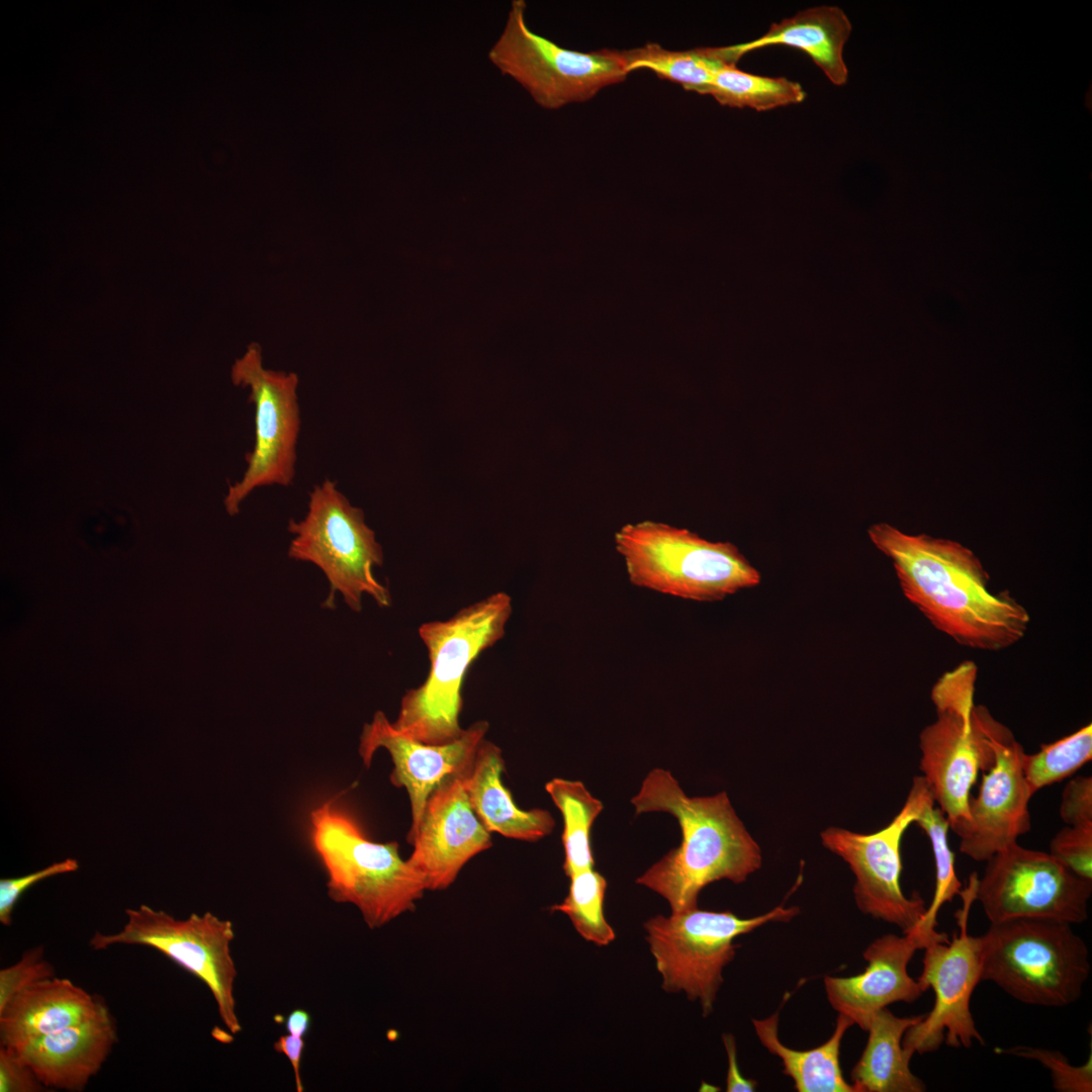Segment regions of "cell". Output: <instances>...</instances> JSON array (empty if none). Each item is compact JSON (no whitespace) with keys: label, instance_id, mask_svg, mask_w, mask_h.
Returning <instances> with one entry per match:
<instances>
[{"label":"cell","instance_id":"obj_1","mask_svg":"<svg viewBox=\"0 0 1092 1092\" xmlns=\"http://www.w3.org/2000/svg\"><path fill=\"white\" fill-rule=\"evenodd\" d=\"M868 535L892 561L905 598L958 644L999 651L1025 636L1027 610L1008 590L989 588L988 572L963 544L906 534L887 523L871 526Z\"/></svg>","mask_w":1092,"mask_h":1092},{"label":"cell","instance_id":"obj_2","mask_svg":"<svg viewBox=\"0 0 1092 1092\" xmlns=\"http://www.w3.org/2000/svg\"><path fill=\"white\" fill-rule=\"evenodd\" d=\"M631 803L636 814L667 812L680 826V844L636 880L665 898L672 913L698 907L699 895L709 884H740L761 867L760 848L725 792L689 797L668 770L654 768Z\"/></svg>","mask_w":1092,"mask_h":1092},{"label":"cell","instance_id":"obj_3","mask_svg":"<svg viewBox=\"0 0 1092 1092\" xmlns=\"http://www.w3.org/2000/svg\"><path fill=\"white\" fill-rule=\"evenodd\" d=\"M512 611L511 597L497 592L462 608L448 620L420 626L430 670L422 685L401 698L398 716L392 722L395 729L432 745L461 736L465 674L481 652L504 637Z\"/></svg>","mask_w":1092,"mask_h":1092},{"label":"cell","instance_id":"obj_4","mask_svg":"<svg viewBox=\"0 0 1092 1092\" xmlns=\"http://www.w3.org/2000/svg\"><path fill=\"white\" fill-rule=\"evenodd\" d=\"M309 838L327 873L329 897L354 905L371 929L414 911L428 891L423 877L400 857L396 841L371 840L334 800L310 811Z\"/></svg>","mask_w":1092,"mask_h":1092},{"label":"cell","instance_id":"obj_5","mask_svg":"<svg viewBox=\"0 0 1092 1092\" xmlns=\"http://www.w3.org/2000/svg\"><path fill=\"white\" fill-rule=\"evenodd\" d=\"M630 582L696 602H716L759 584V571L728 541H710L656 521L623 525L614 535Z\"/></svg>","mask_w":1092,"mask_h":1092},{"label":"cell","instance_id":"obj_6","mask_svg":"<svg viewBox=\"0 0 1092 1092\" xmlns=\"http://www.w3.org/2000/svg\"><path fill=\"white\" fill-rule=\"evenodd\" d=\"M1071 923L1014 918L990 923L981 938L982 981L1028 1005L1065 1007L1090 976L1089 949Z\"/></svg>","mask_w":1092,"mask_h":1092},{"label":"cell","instance_id":"obj_7","mask_svg":"<svg viewBox=\"0 0 1092 1092\" xmlns=\"http://www.w3.org/2000/svg\"><path fill=\"white\" fill-rule=\"evenodd\" d=\"M978 667L966 660L943 673L931 690L936 720L919 735L923 772L934 803L959 835L970 821L971 789L994 762L991 742L975 712Z\"/></svg>","mask_w":1092,"mask_h":1092},{"label":"cell","instance_id":"obj_8","mask_svg":"<svg viewBox=\"0 0 1092 1092\" xmlns=\"http://www.w3.org/2000/svg\"><path fill=\"white\" fill-rule=\"evenodd\" d=\"M287 530L294 535L288 557L314 564L330 584L325 608L334 607L337 593L354 612L362 610L364 595L381 608L390 606L388 588L373 572L383 562L381 545L366 525L363 511L350 504L335 481L326 478L313 486L305 517L291 519Z\"/></svg>","mask_w":1092,"mask_h":1092},{"label":"cell","instance_id":"obj_9","mask_svg":"<svg viewBox=\"0 0 1092 1092\" xmlns=\"http://www.w3.org/2000/svg\"><path fill=\"white\" fill-rule=\"evenodd\" d=\"M800 913L784 903L770 911L741 918L731 911H709L698 907L657 915L644 923L646 940L668 993L685 992L699 1001L703 1016L712 1013L723 983V970L733 961L738 944L734 939L768 922H788Z\"/></svg>","mask_w":1092,"mask_h":1092},{"label":"cell","instance_id":"obj_10","mask_svg":"<svg viewBox=\"0 0 1092 1092\" xmlns=\"http://www.w3.org/2000/svg\"><path fill=\"white\" fill-rule=\"evenodd\" d=\"M526 2L514 0L503 33L488 52L503 75L518 82L545 109L585 102L602 89L623 82V52H578L564 49L532 31L525 19Z\"/></svg>","mask_w":1092,"mask_h":1092},{"label":"cell","instance_id":"obj_11","mask_svg":"<svg viewBox=\"0 0 1092 1092\" xmlns=\"http://www.w3.org/2000/svg\"><path fill=\"white\" fill-rule=\"evenodd\" d=\"M125 915L127 921L118 932L96 931L89 940L91 948L102 950L115 944H131L160 951L207 986L224 1026L233 1034L240 1032L242 1026L234 996L237 969L231 952L235 937L233 923L211 912L177 919L147 905L128 908Z\"/></svg>","mask_w":1092,"mask_h":1092},{"label":"cell","instance_id":"obj_12","mask_svg":"<svg viewBox=\"0 0 1092 1092\" xmlns=\"http://www.w3.org/2000/svg\"><path fill=\"white\" fill-rule=\"evenodd\" d=\"M236 386L250 389L248 401L255 405V443L246 454L242 478L229 486L223 505L230 516L240 512L251 492L268 485L288 486L295 476L300 410L295 372L276 371L263 365L261 346L253 342L231 369Z\"/></svg>","mask_w":1092,"mask_h":1092},{"label":"cell","instance_id":"obj_13","mask_svg":"<svg viewBox=\"0 0 1092 1092\" xmlns=\"http://www.w3.org/2000/svg\"><path fill=\"white\" fill-rule=\"evenodd\" d=\"M977 882V874H973L968 887L960 893L963 908L956 915L959 931L951 940L932 942L923 948V968L917 982L924 992L933 990L934 1005L903 1036V1048L911 1057L934 1052L943 1041L951 1048L970 1049L974 1040L984 1044L970 1009L972 994L982 981L981 938L968 932Z\"/></svg>","mask_w":1092,"mask_h":1092},{"label":"cell","instance_id":"obj_14","mask_svg":"<svg viewBox=\"0 0 1092 1092\" xmlns=\"http://www.w3.org/2000/svg\"><path fill=\"white\" fill-rule=\"evenodd\" d=\"M932 802L924 778L915 777L902 809L881 830L862 834L828 827L821 832L823 845L843 858L855 876L853 895L859 911L896 925L903 933L915 929L926 906L919 894L907 897L902 891L901 841L909 825Z\"/></svg>","mask_w":1092,"mask_h":1092},{"label":"cell","instance_id":"obj_15","mask_svg":"<svg viewBox=\"0 0 1092 1092\" xmlns=\"http://www.w3.org/2000/svg\"><path fill=\"white\" fill-rule=\"evenodd\" d=\"M986 861L975 899L990 923L1042 918L1078 924L1088 919L1092 881L1079 877L1050 852L1014 842Z\"/></svg>","mask_w":1092,"mask_h":1092},{"label":"cell","instance_id":"obj_16","mask_svg":"<svg viewBox=\"0 0 1092 1092\" xmlns=\"http://www.w3.org/2000/svg\"><path fill=\"white\" fill-rule=\"evenodd\" d=\"M975 712L991 742L994 762L984 772L977 797H970V821L958 835L961 852L986 861L1030 830L1032 793L1022 770L1023 746L983 705Z\"/></svg>","mask_w":1092,"mask_h":1092},{"label":"cell","instance_id":"obj_17","mask_svg":"<svg viewBox=\"0 0 1092 1092\" xmlns=\"http://www.w3.org/2000/svg\"><path fill=\"white\" fill-rule=\"evenodd\" d=\"M487 721L480 720L464 729L456 740L440 745L427 744L394 728L382 711L364 724L358 752L370 766L375 752L388 751L393 768L390 782L407 792L412 822L406 835L411 844L420 825L431 793L449 776H461L471 765L488 731Z\"/></svg>","mask_w":1092,"mask_h":1092},{"label":"cell","instance_id":"obj_18","mask_svg":"<svg viewBox=\"0 0 1092 1092\" xmlns=\"http://www.w3.org/2000/svg\"><path fill=\"white\" fill-rule=\"evenodd\" d=\"M406 859L428 891H443L462 868L492 845L490 832L469 803L458 776L447 777L430 795Z\"/></svg>","mask_w":1092,"mask_h":1092},{"label":"cell","instance_id":"obj_19","mask_svg":"<svg viewBox=\"0 0 1092 1092\" xmlns=\"http://www.w3.org/2000/svg\"><path fill=\"white\" fill-rule=\"evenodd\" d=\"M926 942L914 932L884 934L872 941L862 957V973L850 977H824L831 1007L849 1017L862 1030L870 1017L892 1003L916 1001L924 992L908 973V964Z\"/></svg>","mask_w":1092,"mask_h":1092},{"label":"cell","instance_id":"obj_20","mask_svg":"<svg viewBox=\"0 0 1092 1092\" xmlns=\"http://www.w3.org/2000/svg\"><path fill=\"white\" fill-rule=\"evenodd\" d=\"M117 1042L110 1011L11 1048L49 1089L80 1092Z\"/></svg>","mask_w":1092,"mask_h":1092},{"label":"cell","instance_id":"obj_21","mask_svg":"<svg viewBox=\"0 0 1092 1092\" xmlns=\"http://www.w3.org/2000/svg\"><path fill=\"white\" fill-rule=\"evenodd\" d=\"M108 1009L99 996L56 976L26 987L0 1010V1045L15 1048L80 1024Z\"/></svg>","mask_w":1092,"mask_h":1092},{"label":"cell","instance_id":"obj_22","mask_svg":"<svg viewBox=\"0 0 1092 1092\" xmlns=\"http://www.w3.org/2000/svg\"><path fill=\"white\" fill-rule=\"evenodd\" d=\"M504 758L494 743L483 740L470 767L461 776L471 808L488 832L535 842L551 834L555 821L544 809L523 810L503 783Z\"/></svg>","mask_w":1092,"mask_h":1092},{"label":"cell","instance_id":"obj_23","mask_svg":"<svg viewBox=\"0 0 1092 1092\" xmlns=\"http://www.w3.org/2000/svg\"><path fill=\"white\" fill-rule=\"evenodd\" d=\"M850 32L851 23L841 8L820 5L772 23L763 35L754 40L730 47L738 61L751 51L769 46L799 49L812 59L832 84L843 86L848 76L843 49Z\"/></svg>","mask_w":1092,"mask_h":1092},{"label":"cell","instance_id":"obj_24","mask_svg":"<svg viewBox=\"0 0 1092 1092\" xmlns=\"http://www.w3.org/2000/svg\"><path fill=\"white\" fill-rule=\"evenodd\" d=\"M923 1015L900 1017L887 1007L875 1012L864 1031V1050L850 1071L856 1092H923L926 1086L910 1069L911 1056L903 1048L906 1030Z\"/></svg>","mask_w":1092,"mask_h":1092},{"label":"cell","instance_id":"obj_25","mask_svg":"<svg viewBox=\"0 0 1092 1092\" xmlns=\"http://www.w3.org/2000/svg\"><path fill=\"white\" fill-rule=\"evenodd\" d=\"M780 1011L762 1018L752 1019L755 1033L767 1052L783 1064V1073L794 1082L798 1092H856L841 1072L840 1045L853 1021L838 1014L831 1036L821 1045L798 1051L785 1045L779 1037Z\"/></svg>","mask_w":1092,"mask_h":1092},{"label":"cell","instance_id":"obj_26","mask_svg":"<svg viewBox=\"0 0 1092 1092\" xmlns=\"http://www.w3.org/2000/svg\"><path fill=\"white\" fill-rule=\"evenodd\" d=\"M622 52L629 74L635 70H650L658 78L677 83L686 90L699 94L720 69L738 62L730 46L669 51L658 43L648 42Z\"/></svg>","mask_w":1092,"mask_h":1092},{"label":"cell","instance_id":"obj_27","mask_svg":"<svg viewBox=\"0 0 1092 1092\" xmlns=\"http://www.w3.org/2000/svg\"><path fill=\"white\" fill-rule=\"evenodd\" d=\"M545 790L563 817L562 844L564 849L563 871L573 875L595 864L590 832L603 803L595 798L580 781L554 778Z\"/></svg>","mask_w":1092,"mask_h":1092},{"label":"cell","instance_id":"obj_28","mask_svg":"<svg viewBox=\"0 0 1092 1092\" xmlns=\"http://www.w3.org/2000/svg\"><path fill=\"white\" fill-rule=\"evenodd\" d=\"M701 94L713 96L721 105L766 111L805 100L803 87L785 77H765L739 70L736 65L720 69Z\"/></svg>","mask_w":1092,"mask_h":1092},{"label":"cell","instance_id":"obj_29","mask_svg":"<svg viewBox=\"0 0 1092 1092\" xmlns=\"http://www.w3.org/2000/svg\"><path fill=\"white\" fill-rule=\"evenodd\" d=\"M934 802L929 803L920 813L916 823L928 836L932 848L935 866V888L933 898L920 919L919 923L911 932H915L925 940L927 945L932 942H946L949 940L946 933L936 930L937 914L942 905L951 902L962 891V883L954 872V857L948 846L947 830L949 824Z\"/></svg>","mask_w":1092,"mask_h":1092},{"label":"cell","instance_id":"obj_30","mask_svg":"<svg viewBox=\"0 0 1092 1092\" xmlns=\"http://www.w3.org/2000/svg\"><path fill=\"white\" fill-rule=\"evenodd\" d=\"M567 896L550 910L567 915L573 927L585 940L599 946L610 944L616 934L604 915L607 881L594 869L573 875Z\"/></svg>","mask_w":1092,"mask_h":1092},{"label":"cell","instance_id":"obj_31","mask_svg":"<svg viewBox=\"0 0 1092 1092\" xmlns=\"http://www.w3.org/2000/svg\"><path fill=\"white\" fill-rule=\"evenodd\" d=\"M1092 758V725L1053 743L1041 744L1039 751L1024 753L1022 770L1034 795L1038 790L1072 776Z\"/></svg>","mask_w":1092,"mask_h":1092},{"label":"cell","instance_id":"obj_32","mask_svg":"<svg viewBox=\"0 0 1092 1092\" xmlns=\"http://www.w3.org/2000/svg\"><path fill=\"white\" fill-rule=\"evenodd\" d=\"M997 1054L1039 1062L1051 1072L1053 1087L1058 1092L1092 1091V1054L1081 1066H1073L1059 1051L1027 1045L997 1048Z\"/></svg>","mask_w":1092,"mask_h":1092},{"label":"cell","instance_id":"obj_33","mask_svg":"<svg viewBox=\"0 0 1092 1092\" xmlns=\"http://www.w3.org/2000/svg\"><path fill=\"white\" fill-rule=\"evenodd\" d=\"M54 976L55 969L44 958L43 946L25 950L15 964L0 971V1010L26 987Z\"/></svg>","mask_w":1092,"mask_h":1092},{"label":"cell","instance_id":"obj_34","mask_svg":"<svg viewBox=\"0 0 1092 1092\" xmlns=\"http://www.w3.org/2000/svg\"><path fill=\"white\" fill-rule=\"evenodd\" d=\"M1050 853L1079 877L1092 881V825L1062 828L1050 843Z\"/></svg>","mask_w":1092,"mask_h":1092},{"label":"cell","instance_id":"obj_35","mask_svg":"<svg viewBox=\"0 0 1092 1092\" xmlns=\"http://www.w3.org/2000/svg\"><path fill=\"white\" fill-rule=\"evenodd\" d=\"M79 863L74 858H66L34 873L18 877L0 880V922L9 926L12 923V912L20 896L32 885L66 873L77 871Z\"/></svg>","mask_w":1092,"mask_h":1092},{"label":"cell","instance_id":"obj_36","mask_svg":"<svg viewBox=\"0 0 1092 1092\" xmlns=\"http://www.w3.org/2000/svg\"><path fill=\"white\" fill-rule=\"evenodd\" d=\"M1060 816L1069 826L1092 825V778L1071 780L1062 793Z\"/></svg>","mask_w":1092,"mask_h":1092},{"label":"cell","instance_id":"obj_37","mask_svg":"<svg viewBox=\"0 0 1092 1092\" xmlns=\"http://www.w3.org/2000/svg\"><path fill=\"white\" fill-rule=\"evenodd\" d=\"M49 1089L31 1068L8 1046L0 1045V1092H42Z\"/></svg>","mask_w":1092,"mask_h":1092},{"label":"cell","instance_id":"obj_38","mask_svg":"<svg viewBox=\"0 0 1092 1092\" xmlns=\"http://www.w3.org/2000/svg\"><path fill=\"white\" fill-rule=\"evenodd\" d=\"M723 1043L728 1058V1071L726 1077V1091L728 1092H752L756 1090L757 1082L753 1079L744 1078L738 1068L736 1041L732 1034L723 1033Z\"/></svg>","mask_w":1092,"mask_h":1092},{"label":"cell","instance_id":"obj_39","mask_svg":"<svg viewBox=\"0 0 1092 1092\" xmlns=\"http://www.w3.org/2000/svg\"><path fill=\"white\" fill-rule=\"evenodd\" d=\"M274 1049L278 1053L284 1054L290 1061L294 1071L296 1090L302 1092L304 1089L300 1077V1060L304 1050L303 1037L290 1033L282 1035L275 1041Z\"/></svg>","mask_w":1092,"mask_h":1092},{"label":"cell","instance_id":"obj_40","mask_svg":"<svg viewBox=\"0 0 1092 1092\" xmlns=\"http://www.w3.org/2000/svg\"><path fill=\"white\" fill-rule=\"evenodd\" d=\"M310 1025L309 1014L302 1009L293 1010L287 1017L285 1027L286 1030L295 1036L303 1037L308 1031Z\"/></svg>","mask_w":1092,"mask_h":1092}]
</instances>
